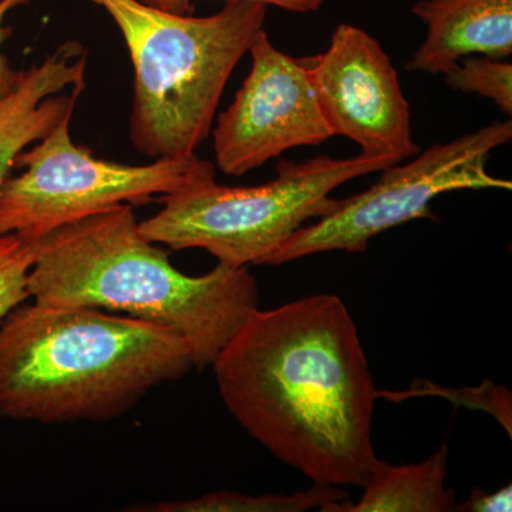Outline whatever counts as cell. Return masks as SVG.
<instances>
[{"label": "cell", "instance_id": "obj_1", "mask_svg": "<svg viewBox=\"0 0 512 512\" xmlns=\"http://www.w3.org/2000/svg\"><path fill=\"white\" fill-rule=\"evenodd\" d=\"M211 366L229 413L278 460L313 484L363 487L377 390L339 296L255 309Z\"/></svg>", "mask_w": 512, "mask_h": 512}, {"label": "cell", "instance_id": "obj_2", "mask_svg": "<svg viewBox=\"0 0 512 512\" xmlns=\"http://www.w3.org/2000/svg\"><path fill=\"white\" fill-rule=\"evenodd\" d=\"M195 369L173 329L83 306L25 302L0 322V419L107 421Z\"/></svg>", "mask_w": 512, "mask_h": 512}, {"label": "cell", "instance_id": "obj_3", "mask_svg": "<svg viewBox=\"0 0 512 512\" xmlns=\"http://www.w3.org/2000/svg\"><path fill=\"white\" fill-rule=\"evenodd\" d=\"M28 289L30 301L43 305L101 309L173 329L200 370L259 308L258 282L248 266L218 262L208 274H183L141 234L128 204L40 238Z\"/></svg>", "mask_w": 512, "mask_h": 512}, {"label": "cell", "instance_id": "obj_4", "mask_svg": "<svg viewBox=\"0 0 512 512\" xmlns=\"http://www.w3.org/2000/svg\"><path fill=\"white\" fill-rule=\"evenodd\" d=\"M116 22L134 69L130 138L153 160L190 158L210 136L235 67L264 30L268 6L225 0L204 18L140 0H90Z\"/></svg>", "mask_w": 512, "mask_h": 512}, {"label": "cell", "instance_id": "obj_5", "mask_svg": "<svg viewBox=\"0 0 512 512\" xmlns=\"http://www.w3.org/2000/svg\"><path fill=\"white\" fill-rule=\"evenodd\" d=\"M400 163L360 153L349 158L318 156L279 161L278 177L256 187H227L215 181L158 198L163 208L138 222L148 241L175 251L200 248L234 268L264 265L306 222L326 217L339 200L340 185Z\"/></svg>", "mask_w": 512, "mask_h": 512}, {"label": "cell", "instance_id": "obj_6", "mask_svg": "<svg viewBox=\"0 0 512 512\" xmlns=\"http://www.w3.org/2000/svg\"><path fill=\"white\" fill-rule=\"evenodd\" d=\"M66 114L36 146L16 158L22 174L0 191V234L37 242L74 221L119 205H141L215 181L214 165L197 156L146 165L100 160L73 143Z\"/></svg>", "mask_w": 512, "mask_h": 512}, {"label": "cell", "instance_id": "obj_7", "mask_svg": "<svg viewBox=\"0 0 512 512\" xmlns=\"http://www.w3.org/2000/svg\"><path fill=\"white\" fill-rule=\"evenodd\" d=\"M512 121H493L473 133L419 151L412 163L390 165L369 190L339 200L338 207L296 231L264 265L281 266L322 252L363 254L376 235L433 214L430 204L446 192L512 190L510 180L488 173L495 148L510 143Z\"/></svg>", "mask_w": 512, "mask_h": 512}, {"label": "cell", "instance_id": "obj_8", "mask_svg": "<svg viewBox=\"0 0 512 512\" xmlns=\"http://www.w3.org/2000/svg\"><path fill=\"white\" fill-rule=\"evenodd\" d=\"M248 53V77L214 130L218 167L235 177L291 148L320 146L333 137L305 60L276 49L265 30Z\"/></svg>", "mask_w": 512, "mask_h": 512}, {"label": "cell", "instance_id": "obj_9", "mask_svg": "<svg viewBox=\"0 0 512 512\" xmlns=\"http://www.w3.org/2000/svg\"><path fill=\"white\" fill-rule=\"evenodd\" d=\"M303 60L333 136L348 137L369 156L400 163L417 156L409 101L375 37L343 23L326 52Z\"/></svg>", "mask_w": 512, "mask_h": 512}, {"label": "cell", "instance_id": "obj_10", "mask_svg": "<svg viewBox=\"0 0 512 512\" xmlns=\"http://www.w3.org/2000/svg\"><path fill=\"white\" fill-rule=\"evenodd\" d=\"M87 50L67 40L42 63L20 70L0 99V191L26 148L42 140L73 113L86 86Z\"/></svg>", "mask_w": 512, "mask_h": 512}, {"label": "cell", "instance_id": "obj_11", "mask_svg": "<svg viewBox=\"0 0 512 512\" xmlns=\"http://www.w3.org/2000/svg\"><path fill=\"white\" fill-rule=\"evenodd\" d=\"M412 12L427 33L409 72L444 74L466 56H511L512 0H419Z\"/></svg>", "mask_w": 512, "mask_h": 512}, {"label": "cell", "instance_id": "obj_12", "mask_svg": "<svg viewBox=\"0 0 512 512\" xmlns=\"http://www.w3.org/2000/svg\"><path fill=\"white\" fill-rule=\"evenodd\" d=\"M447 441L423 463L390 466L377 461L356 504L343 501L328 512H456V493L446 487Z\"/></svg>", "mask_w": 512, "mask_h": 512}, {"label": "cell", "instance_id": "obj_13", "mask_svg": "<svg viewBox=\"0 0 512 512\" xmlns=\"http://www.w3.org/2000/svg\"><path fill=\"white\" fill-rule=\"evenodd\" d=\"M349 493L342 487L313 484L299 493L249 495L237 491H217L190 498V500L160 501L138 504L127 508L137 512H328L332 505L349 500Z\"/></svg>", "mask_w": 512, "mask_h": 512}, {"label": "cell", "instance_id": "obj_14", "mask_svg": "<svg viewBox=\"0 0 512 512\" xmlns=\"http://www.w3.org/2000/svg\"><path fill=\"white\" fill-rule=\"evenodd\" d=\"M444 82L456 92L485 97L505 116H512V64L507 59L463 57L444 73Z\"/></svg>", "mask_w": 512, "mask_h": 512}, {"label": "cell", "instance_id": "obj_15", "mask_svg": "<svg viewBox=\"0 0 512 512\" xmlns=\"http://www.w3.org/2000/svg\"><path fill=\"white\" fill-rule=\"evenodd\" d=\"M421 396H440L456 403L457 406L484 410L495 417L498 423L508 431V436L512 437V394L510 390L498 386L491 380H484L480 386L464 387V389H448L427 380H416L407 392H377V397H387L393 402H402L410 397Z\"/></svg>", "mask_w": 512, "mask_h": 512}, {"label": "cell", "instance_id": "obj_16", "mask_svg": "<svg viewBox=\"0 0 512 512\" xmlns=\"http://www.w3.org/2000/svg\"><path fill=\"white\" fill-rule=\"evenodd\" d=\"M36 242L18 234H0V322L30 301L28 281Z\"/></svg>", "mask_w": 512, "mask_h": 512}, {"label": "cell", "instance_id": "obj_17", "mask_svg": "<svg viewBox=\"0 0 512 512\" xmlns=\"http://www.w3.org/2000/svg\"><path fill=\"white\" fill-rule=\"evenodd\" d=\"M140 2L164 10V12L177 13V15H191L192 9H194L192 0H140ZM251 2L274 6V8L285 10V12L306 15V13L318 12L326 0H251Z\"/></svg>", "mask_w": 512, "mask_h": 512}, {"label": "cell", "instance_id": "obj_18", "mask_svg": "<svg viewBox=\"0 0 512 512\" xmlns=\"http://www.w3.org/2000/svg\"><path fill=\"white\" fill-rule=\"evenodd\" d=\"M511 510V484L491 494L484 493L480 488H473L470 497L464 503L457 504V512H510Z\"/></svg>", "mask_w": 512, "mask_h": 512}, {"label": "cell", "instance_id": "obj_19", "mask_svg": "<svg viewBox=\"0 0 512 512\" xmlns=\"http://www.w3.org/2000/svg\"><path fill=\"white\" fill-rule=\"evenodd\" d=\"M28 2L29 0H0V99L13 89L19 76V72L12 69L8 57L3 53V45L10 35V29L5 25L6 16L10 10Z\"/></svg>", "mask_w": 512, "mask_h": 512}]
</instances>
